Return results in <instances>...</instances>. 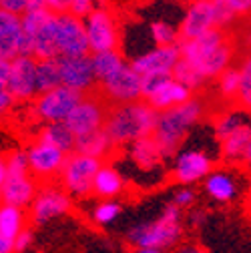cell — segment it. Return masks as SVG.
<instances>
[{
	"label": "cell",
	"instance_id": "obj_1",
	"mask_svg": "<svg viewBox=\"0 0 251 253\" xmlns=\"http://www.w3.org/2000/svg\"><path fill=\"white\" fill-rule=\"evenodd\" d=\"M179 50L181 58L191 62L207 81H217L219 75L231 67L235 56V44L227 28H211L197 39H181Z\"/></svg>",
	"mask_w": 251,
	"mask_h": 253
},
{
	"label": "cell",
	"instance_id": "obj_2",
	"mask_svg": "<svg viewBox=\"0 0 251 253\" xmlns=\"http://www.w3.org/2000/svg\"><path fill=\"white\" fill-rule=\"evenodd\" d=\"M159 111H155L145 99L115 105L105 121V131L113 139L115 147L131 145L143 137L155 133Z\"/></svg>",
	"mask_w": 251,
	"mask_h": 253
},
{
	"label": "cell",
	"instance_id": "obj_3",
	"mask_svg": "<svg viewBox=\"0 0 251 253\" xmlns=\"http://www.w3.org/2000/svg\"><path fill=\"white\" fill-rule=\"evenodd\" d=\"M203 115H205V103L197 97H191L179 107L159 113L153 137L159 143L165 159H171V157L179 153L185 137L193 131V126L203 119Z\"/></svg>",
	"mask_w": 251,
	"mask_h": 253
},
{
	"label": "cell",
	"instance_id": "obj_4",
	"mask_svg": "<svg viewBox=\"0 0 251 253\" xmlns=\"http://www.w3.org/2000/svg\"><path fill=\"white\" fill-rule=\"evenodd\" d=\"M183 237L181 225V207L171 203L163 209L161 217L151 221V223L135 225L127 233V241L133 247H157V249H169L175 247Z\"/></svg>",
	"mask_w": 251,
	"mask_h": 253
},
{
	"label": "cell",
	"instance_id": "obj_5",
	"mask_svg": "<svg viewBox=\"0 0 251 253\" xmlns=\"http://www.w3.org/2000/svg\"><path fill=\"white\" fill-rule=\"evenodd\" d=\"M103 165V159L83 153H69L65 167L60 171V185L73 197H86L92 193L95 177Z\"/></svg>",
	"mask_w": 251,
	"mask_h": 253
},
{
	"label": "cell",
	"instance_id": "obj_6",
	"mask_svg": "<svg viewBox=\"0 0 251 253\" xmlns=\"http://www.w3.org/2000/svg\"><path fill=\"white\" fill-rule=\"evenodd\" d=\"M191 97H193V90L187 84L179 83L173 77V73L143 77V99L159 113L179 107Z\"/></svg>",
	"mask_w": 251,
	"mask_h": 253
},
{
	"label": "cell",
	"instance_id": "obj_7",
	"mask_svg": "<svg viewBox=\"0 0 251 253\" xmlns=\"http://www.w3.org/2000/svg\"><path fill=\"white\" fill-rule=\"evenodd\" d=\"M83 90L71 88L67 84H58L52 90H46L39 94L35 101V115L42 123H58V121H67L73 109L84 99Z\"/></svg>",
	"mask_w": 251,
	"mask_h": 253
},
{
	"label": "cell",
	"instance_id": "obj_8",
	"mask_svg": "<svg viewBox=\"0 0 251 253\" xmlns=\"http://www.w3.org/2000/svg\"><path fill=\"white\" fill-rule=\"evenodd\" d=\"M83 20H84L86 37H88V44H90V54L119 48L121 28L111 10H107L105 6H99L90 14H86Z\"/></svg>",
	"mask_w": 251,
	"mask_h": 253
},
{
	"label": "cell",
	"instance_id": "obj_9",
	"mask_svg": "<svg viewBox=\"0 0 251 253\" xmlns=\"http://www.w3.org/2000/svg\"><path fill=\"white\" fill-rule=\"evenodd\" d=\"M56 46L58 56L90 54L84 20L73 12H56Z\"/></svg>",
	"mask_w": 251,
	"mask_h": 253
},
{
	"label": "cell",
	"instance_id": "obj_10",
	"mask_svg": "<svg viewBox=\"0 0 251 253\" xmlns=\"http://www.w3.org/2000/svg\"><path fill=\"white\" fill-rule=\"evenodd\" d=\"M107 99L103 97H97V94H90L86 92L84 99L73 109V113L69 115V119L65 121L71 131L79 137V135H86V133H92V131H99L105 126V121H107V115H109V107H107Z\"/></svg>",
	"mask_w": 251,
	"mask_h": 253
},
{
	"label": "cell",
	"instance_id": "obj_11",
	"mask_svg": "<svg viewBox=\"0 0 251 253\" xmlns=\"http://www.w3.org/2000/svg\"><path fill=\"white\" fill-rule=\"evenodd\" d=\"M99 84H101V94L109 103L115 105L143 99V77L129 62Z\"/></svg>",
	"mask_w": 251,
	"mask_h": 253
},
{
	"label": "cell",
	"instance_id": "obj_12",
	"mask_svg": "<svg viewBox=\"0 0 251 253\" xmlns=\"http://www.w3.org/2000/svg\"><path fill=\"white\" fill-rule=\"evenodd\" d=\"M203 189L213 201L227 205L237 201L245 193V179L233 169V165L219 167L203 179Z\"/></svg>",
	"mask_w": 251,
	"mask_h": 253
},
{
	"label": "cell",
	"instance_id": "obj_13",
	"mask_svg": "<svg viewBox=\"0 0 251 253\" xmlns=\"http://www.w3.org/2000/svg\"><path fill=\"white\" fill-rule=\"evenodd\" d=\"M215 169V161L207 151L201 149H183L175 155L173 179L181 185H191L203 181Z\"/></svg>",
	"mask_w": 251,
	"mask_h": 253
},
{
	"label": "cell",
	"instance_id": "obj_14",
	"mask_svg": "<svg viewBox=\"0 0 251 253\" xmlns=\"http://www.w3.org/2000/svg\"><path fill=\"white\" fill-rule=\"evenodd\" d=\"M28 163H30V173L37 181L48 183L54 177H60V171L65 167L67 155L65 151H60L54 145H48L44 141H39L30 147L28 151Z\"/></svg>",
	"mask_w": 251,
	"mask_h": 253
},
{
	"label": "cell",
	"instance_id": "obj_15",
	"mask_svg": "<svg viewBox=\"0 0 251 253\" xmlns=\"http://www.w3.org/2000/svg\"><path fill=\"white\" fill-rule=\"evenodd\" d=\"M6 88L16 101H30L37 97V58L18 54L12 58V69Z\"/></svg>",
	"mask_w": 251,
	"mask_h": 253
},
{
	"label": "cell",
	"instance_id": "obj_16",
	"mask_svg": "<svg viewBox=\"0 0 251 253\" xmlns=\"http://www.w3.org/2000/svg\"><path fill=\"white\" fill-rule=\"evenodd\" d=\"M60 65V77L62 84H67L71 88L90 92L97 84V75L92 69V58L90 54L83 56H58Z\"/></svg>",
	"mask_w": 251,
	"mask_h": 253
},
{
	"label": "cell",
	"instance_id": "obj_17",
	"mask_svg": "<svg viewBox=\"0 0 251 253\" xmlns=\"http://www.w3.org/2000/svg\"><path fill=\"white\" fill-rule=\"evenodd\" d=\"M179 58H181L179 44H173V46H155V48L145 50L139 56H135L131 60V65L135 67V71L141 77L169 75V73H173V69L179 62Z\"/></svg>",
	"mask_w": 251,
	"mask_h": 253
},
{
	"label": "cell",
	"instance_id": "obj_18",
	"mask_svg": "<svg viewBox=\"0 0 251 253\" xmlns=\"http://www.w3.org/2000/svg\"><path fill=\"white\" fill-rule=\"evenodd\" d=\"M211 28H217L211 0H193V2H189L179 24L181 39H197L209 33Z\"/></svg>",
	"mask_w": 251,
	"mask_h": 253
},
{
	"label": "cell",
	"instance_id": "obj_19",
	"mask_svg": "<svg viewBox=\"0 0 251 253\" xmlns=\"http://www.w3.org/2000/svg\"><path fill=\"white\" fill-rule=\"evenodd\" d=\"M69 209H71V195L52 185H44V189L41 193H37V197L33 201V211H30V215H33L35 223H44V221H48L52 217L67 213Z\"/></svg>",
	"mask_w": 251,
	"mask_h": 253
},
{
	"label": "cell",
	"instance_id": "obj_20",
	"mask_svg": "<svg viewBox=\"0 0 251 253\" xmlns=\"http://www.w3.org/2000/svg\"><path fill=\"white\" fill-rule=\"evenodd\" d=\"M39 193L37 179H30L28 175H16V177H6L4 185L0 187V195H2V203L18 205V207H28L33 205L35 197Z\"/></svg>",
	"mask_w": 251,
	"mask_h": 253
},
{
	"label": "cell",
	"instance_id": "obj_21",
	"mask_svg": "<svg viewBox=\"0 0 251 253\" xmlns=\"http://www.w3.org/2000/svg\"><path fill=\"white\" fill-rule=\"evenodd\" d=\"M22 39V16L0 8V54L6 58L18 56Z\"/></svg>",
	"mask_w": 251,
	"mask_h": 253
},
{
	"label": "cell",
	"instance_id": "obj_22",
	"mask_svg": "<svg viewBox=\"0 0 251 253\" xmlns=\"http://www.w3.org/2000/svg\"><path fill=\"white\" fill-rule=\"evenodd\" d=\"M249 141H251V125L241 126V129H237L223 141H219V157H221V161L233 167L243 165Z\"/></svg>",
	"mask_w": 251,
	"mask_h": 253
},
{
	"label": "cell",
	"instance_id": "obj_23",
	"mask_svg": "<svg viewBox=\"0 0 251 253\" xmlns=\"http://www.w3.org/2000/svg\"><path fill=\"white\" fill-rule=\"evenodd\" d=\"M129 157L131 161L141 169V171H155L165 159L159 143L155 141V137H143L135 143L129 145Z\"/></svg>",
	"mask_w": 251,
	"mask_h": 253
},
{
	"label": "cell",
	"instance_id": "obj_24",
	"mask_svg": "<svg viewBox=\"0 0 251 253\" xmlns=\"http://www.w3.org/2000/svg\"><path fill=\"white\" fill-rule=\"evenodd\" d=\"M113 149H115V143L109 137V133L105 131V126L99 131L79 135L77 145H75L77 153H83V155H88V157H97V159H105V157H109L113 153Z\"/></svg>",
	"mask_w": 251,
	"mask_h": 253
},
{
	"label": "cell",
	"instance_id": "obj_25",
	"mask_svg": "<svg viewBox=\"0 0 251 253\" xmlns=\"http://www.w3.org/2000/svg\"><path fill=\"white\" fill-rule=\"evenodd\" d=\"M123 191H125V181H123L121 173L113 165L103 163L95 177L92 193L103 199H117L119 195H123Z\"/></svg>",
	"mask_w": 251,
	"mask_h": 253
},
{
	"label": "cell",
	"instance_id": "obj_26",
	"mask_svg": "<svg viewBox=\"0 0 251 253\" xmlns=\"http://www.w3.org/2000/svg\"><path fill=\"white\" fill-rule=\"evenodd\" d=\"M39 141L54 145L65 153H73L77 145V135L71 131V126L65 121H58V123H46L42 126L39 133Z\"/></svg>",
	"mask_w": 251,
	"mask_h": 253
},
{
	"label": "cell",
	"instance_id": "obj_27",
	"mask_svg": "<svg viewBox=\"0 0 251 253\" xmlns=\"http://www.w3.org/2000/svg\"><path fill=\"white\" fill-rule=\"evenodd\" d=\"M35 58H58V46H56V12L50 16V20L35 35Z\"/></svg>",
	"mask_w": 251,
	"mask_h": 253
},
{
	"label": "cell",
	"instance_id": "obj_28",
	"mask_svg": "<svg viewBox=\"0 0 251 253\" xmlns=\"http://www.w3.org/2000/svg\"><path fill=\"white\" fill-rule=\"evenodd\" d=\"M90 58H92V69H95V75H97V83H103L105 79H109L111 75H115L119 69H123L127 65L125 54L119 48L92 52Z\"/></svg>",
	"mask_w": 251,
	"mask_h": 253
},
{
	"label": "cell",
	"instance_id": "obj_29",
	"mask_svg": "<svg viewBox=\"0 0 251 253\" xmlns=\"http://www.w3.org/2000/svg\"><path fill=\"white\" fill-rule=\"evenodd\" d=\"M26 229V213L24 207L2 203L0 205V233L8 239H16V235Z\"/></svg>",
	"mask_w": 251,
	"mask_h": 253
},
{
	"label": "cell",
	"instance_id": "obj_30",
	"mask_svg": "<svg viewBox=\"0 0 251 253\" xmlns=\"http://www.w3.org/2000/svg\"><path fill=\"white\" fill-rule=\"evenodd\" d=\"M58 84H62L58 58L37 60V92L42 94L46 90L56 88ZM39 94H37V97H39Z\"/></svg>",
	"mask_w": 251,
	"mask_h": 253
},
{
	"label": "cell",
	"instance_id": "obj_31",
	"mask_svg": "<svg viewBox=\"0 0 251 253\" xmlns=\"http://www.w3.org/2000/svg\"><path fill=\"white\" fill-rule=\"evenodd\" d=\"M247 113H249V111H245V109L239 107V109L225 111V113L219 115V117L215 119V123H213V131H215L217 141H223L225 137H229V135L235 133L237 129H241V126H245V125H249Z\"/></svg>",
	"mask_w": 251,
	"mask_h": 253
},
{
	"label": "cell",
	"instance_id": "obj_32",
	"mask_svg": "<svg viewBox=\"0 0 251 253\" xmlns=\"http://www.w3.org/2000/svg\"><path fill=\"white\" fill-rule=\"evenodd\" d=\"M241 90V73L239 67H229L217 77V92L227 103H237Z\"/></svg>",
	"mask_w": 251,
	"mask_h": 253
},
{
	"label": "cell",
	"instance_id": "obj_33",
	"mask_svg": "<svg viewBox=\"0 0 251 253\" xmlns=\"http://www.w3.org/2000/svg\"><path fill=\"white\" fill-rule=\"evenodd\" d=\"M149 33H151V41L157 46H173L179 44L181 41V30L179 26L167 22V20H155L149 26Z\"/></svg>",
	"mask_w": 251,
	"mask_h": 253
},
{
	"label": "cell",
	"instance_id": "obj_34",
	"mask_svg": "<svg viewBox=\"0 0 251 253\" xmlns=\"http://www.w3.org/2000/svg\"><path fill=\"white\" fill-rule=\"evenodd\" d=\"M173 77H175L179 83L187 84L193 92L199 90V88L207 83V79H205V77L191 65V62H187L185 58H179V62H177L175 69H173Z\"/></svg>",
	"mask_w": 251,
	"mask_h": 253
},
{
	"label": "cell",
	"instance_id": "obj_35",
	"mask_svg": "<svg viewBox=\"0 0 251 253\" xmlns=\"http://www.w3.org/2000/svg\"><path fill=\"white\" fill-rule=\"evenodd\" d=\"M239 73H241V90H239L237 107L251 111V52H247L241 58Z\"/></svg>",
	"mask_w": 251,
	"mask_h": 253
},
{
	"label": "cell",
	"instance_id": "obj_36",
	"mask_svg": "<svg viewBox=\"0 0 251 253\" xmlns=\"http://www.w3.org/2000/svg\"><path fill=\"white\" fill-rule=\"evenodd\" d=\"M119 213H121V203L117 199H105L92 211V221H95L97 225H109L111 221H115L119 217Z\"/></svg>",
	"mask_w": 251,
	"mask_h": 253
},
{
	"label": "cell",
	"instance_id": "obj_37",
	"mask_svg": "<svg viewBox=\"0 0 251 253\" xmlns=\"http://www.w3.org/2000/svg\"><path fill=\"white\" fill-rule=\"evenodd\" d=\"M6 171H8V177L28 175V173H30L28 153H26V151H12V153L6 157Z\"/></svg>",
	"mask_w": 251,
	"mask_h": 253
},
{
	"label": "cell",
	"instance_id": "obj_38",
	"mask_svg": "<svg viewBox=\"0 0 251 253\" xmlns=\"http://www.w3.org/2000/svg\"><path fill=\"white\" fill-rule=\"evenodd\" d=\"M211 4H213V14H215L217 28H229L233 24V20L237 18V14L229 6V2L227 0H211Z\"/></svg>",
	"mask_w": 251,
	"mask_h": 253
},
{
	"label": "cell",
	"instance_id": "obj_39",
	"mask_svg": "<svg viewBox=\"0 0 251 253\" xmlns=\"http://www.w3.org/2000/svg\"><path fill=\"white\" fill-rule=\"evenodd\" d=\"M99 2H101V0H73L69 12H73V14L81 16V18H84L86 14H90L95 8H99V6H101Z\"/></svg>",
	"mask_w": 251,
	"mask_h": 253
},
{
	"label": "cell",
	"instance_id": "obj_40",
	"mask_svg": "<svg viewBox=\"0 0 251 253\" xmlns=\"http://www.w3.org/2000/svg\"><path fill=\"white\" fill-rule=\"evenodd\" d=\"M195 191L193 189H179V191L175 193V197H173V203L175 205H179L181 209H187V207H191L193 203H195Z\"/></svg>",
	"mask_w": 251,
	"mask_h": 253
},
{
	"label": "cell",
	"instance_id": "obj_41",
	"mask_svg": "<svg viewBox=\"0 0 251 253\" xmlns=\"http://www.w3.org/2000/svg\"><path fill=\"white\" fill-rule=\"evenodd\" d=\"M16 99L12 97V92L6 88V86H0V117H4L12 111Z\"/></svg>",
	"mask_w": 251,
	"mask_h": 253
},
{
	"label": "cell",
	"instance_id": "obj_42",
	"mask_svg": "<svg viewBox=\"0 0 251 253\" xmlns=\"http://www.w3.org/2000/svg\"><path fill=\"white\" fill-rule=\"evenodd\" d=\"M0 8L22 16L28 10V0H0Z\"/></svg>",
	"mask_w": 251,
	"mask_h": 253
},
{
	"label": "cell",
	"instance_id": "obj_43",
	"mask_svg": "<svg viewBox=\"0 0 251 253\" xmlns=\"http://www.w3.org/2000/svg\"><path fill=\"white\" fill-rule=\"evenodd\" d=\"M229 6L237 16H247L251 14V0H227Z\"/></svg>",
	"mask_w": 251,
	"mask_h": 253
},
{
	"label": "cell",
	"instance_id": "obj_44",
	"mask_svg": "<svg viewBox=\"0 0 251 253\" xmlns=\"http://www.w3.org/2000/svg\"><path fill=\"white\" fill-rule=\"evenodd\" d=\"M30 243H33V233L28 229H22L14 239V251H24V249H28Z\"/></svg>",
	"mask_w": 251,
	"mask_h": 253
},
{
	"label": "cell",
	"instance_id": "obj_45",
	"mask_svg": "<svg viewBox=\"0 0 251 253\" xmlns=\"http://www.w3.org/2000/svg\"><path fill=\"white\" fill-rule=\"evenodd\" d=\"M10 69H12V60L6 56H0V86H6L8 77H10Z\"/></svg>",
	"mask_w": 251,
	"mask_h": 253
},
{
	"label": "cell",
	"instance_id": "obj_46",
	"mask_svg": "<svg viewBox=\"0 0 251 253\" xmlns=\"http://www.w3.org/2000/svg\"><path fill=\"white\" fill-rule=\"evenodd\" d=\"M73 0H48V8L52 12H67L71 8Z\"/></svg>",
	"mask_w": 251,
	"mask_h": 253
},
{
	"label": "cell",
	"instance_id": "obj_47",
	"mask_svg": "<svg viewBox=\"0 0 251 253\" xmlns=\"http://www.w3.org/2000/svg\"><path fill=\"white\" fill-rule=\"evenodd\" d=\"M0 253H14V241L0 233Z\"/></svg>",
	"mask_w": 251,
	"mask_h": 253
},
{
	"label": "cell",
	"instance_id": "obj_48",
	"mask_svg": "<svg viewBox=\"0 0 251 253\" xmlns=\"http://www.w3.org/2000/svg\"><path fill=\"white\" fill-rule=\"evenodd\" d=\"M177 253H205V249L195 245V243H185V245H181L177 249Z\"/></svg>",
	"mask_w": 251,
	"mask_h": 253
},
{
	"label": "cell",
	"instance_id": "obj_49",
	"mask_svg": "<svg viewBox=\"0 0 251 253\" xmlns=\"http://www.w3.org/2000/svg\"><path fill=\"white\" fill-rule=\"evenodd\" d=\"M48 8V0H28V10H39Z\"/></svg>",
	"mask_w": 251,
	"mask_h": 253
},
{
	"label": "cell",
	"instance_id": "obj_50",
	"mask_svg": "<svg viewBox=\"0 0 251 253\" xmlns=\"http://www.w3.org/2000/svg\"><path fill=\"white\" fill-rule=\"evenodd\" d=\"M6 177H8V171H6V159H4L2 155H0V187L4 185Z\"/></svg>",
	"mask_w": 251,
	"mask_h": 253
},
{
	"label": "cell",
	"instance_id": "obj_51",
	"mask_svg": "<svg viewBox=\"0 0 251 253\" xmlns=\"http://www.w3.org/2000/svg\"><path fill=\"white\" fill-rule=\"evenodd\" d=\"M135 253H165V249H157V247H139Z\"/></svg>",
	"mask_w": 251,
	"mask_h": 253
},
{
	"label": "cell",
	"instance_id": "obj_52",
	"mask_svg": "<svg viewBox=\"0 0 251 253\" xmlns=\"http://www.w3.org/2000/svg\"><path fill=\"white\" fill-rule=\"evenodd\" d=\"M243 165L251 171V141H249V147H247V153H245V161H243Z\"/></svg>",
	"mask_w": 251,
	"mask_h": 253
},
{
	"label": "cell",
	"instance_id": "obj_53",
	"mask_svg": "<svg viewBox=\"0 0 251 253\" xmlns=\"http://www.w3.org/2000/svg\"><path fill=\"white\" fill-rule=\"evenodd\" d=\"M205 217V213L203 211H197L195 215H191V223H195V225H199L201 223V219Z\"/></svg>",
	"mask_w": 251,
	"mask_h": 253
},
{
	"label": "cell",
	"instance_id": "obj_54",
	"mask_svg": "<svg viewBox=\"0 0 251 253\" xmlns=\"http://www.w3.org/2000/svg\"><path fill=\"white\" fill-rule=\"evenodd\" d=\"M249 209H251V197H249Z\"/></svg>",
	"mask_w": 251,
	"mask_h": 253
},
{
	"label": "cell",
	"instance_id": "obj_55",
	"mask_svg": "<svg viewBox=\"0 0 251 253\" xmlns=\"http://www.w3.org/2000/svg\"><path fill=\"white\" fill-rule=\"evenodd\" d=\"M0 201H2V195H0Z\"/></svg>",
	"mask_w": 251,
	"mask_h": 253
},
{
	"label": "cell",
	"instance_id": "obj_56",
	"mask_svg": "<svg viewBox=\"0 0 251 253\" xmlns=\"http://www.w3.org/2000/svg\"><path fill=\"white\" fill-rule=\"evenodd\" d=\"M189 2H193V0H189Z\"/></svg>",
	"mask_w": 251,
	"mask_h": 253
},
{
	"label": "cell",
	"instance_id": "obj_57",
	"mask_svg": "<svg viewBox=\"0 0 251 253\" xmlns=\"http://www.w3.org/2000/svg\"><path fill=\"white\" fill-rule=\"evenodd\" d=\"M0 56H2V54H0Z\"/></svg>",
	"mask_w": 251,
	"mask_h": 253
}]
</instances>
